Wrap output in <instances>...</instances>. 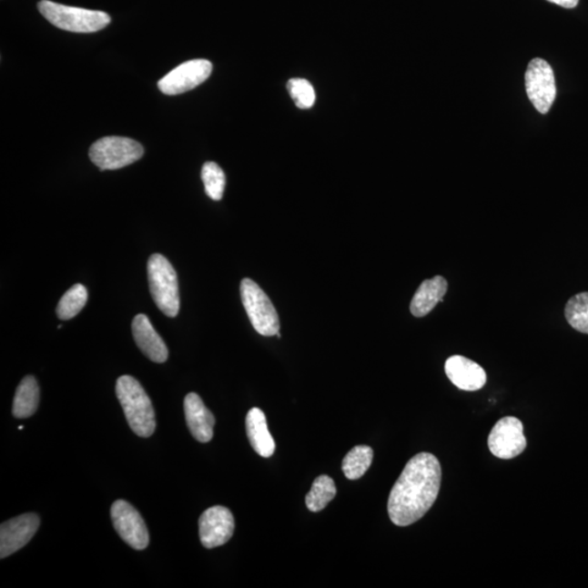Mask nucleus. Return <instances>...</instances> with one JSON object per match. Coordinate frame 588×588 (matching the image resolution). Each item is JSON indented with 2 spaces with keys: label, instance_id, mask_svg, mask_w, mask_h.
I'll return each instance as SVG.
<instances>
[{
  "label": "nucleus",
  "instance_id": "nucleus-1",
  "mask_svg": "<svg viewBox=\"0 0 588 588\" xmlns=\"http://www.w3.org/2000/svg\"><path fill=\"white\" fill-rule=\"evenodd\" d=\"M441 484V467L434 454H416L407 463L388 499L393 524L408 526L424 517L435 503Z\"/></svg>",
  "mask_w": 588,
  "mask_h": 588
},
{
  "label": "nucleus",
  "instance_id": "nucleus-2",
  "mask_svg": "<svg viewBox=\"0 0 588 588\" xmlns=\"http://www.w3.org/2000/svg\"><path fill=\"white\" fill-rule=\"evenodd\" d=\"M116 393L131 430L140 437L152 436L157 429L154 408L140 382L129 375L121 376Z\"/></svg>",
  "mask_w": 588,
  "mask_h": 588
},
{
  "label": "nucleus",
  "instance_id": "nucleus-3",
  "mask_svg": "<svg viewBox=\"0 0 588 588\" xmlns=\"http://www.w3.org/2000/svg\"><path fill=\"white\" fill-rule=\"evenodd\" d=\"M149 290L157 308L168 318H176L180 309L179 285L169 260L154 254L147 262Z\"/></svg>",
  "mask_w": 588,
  "mask_h": 588
},
{
  "label": "nucleus",
  "instance_id": "nucleus-4",
  "mask_svg": "<svg viewBox=\"0 0 588 588\" xmlns=\"http://www.w3.org/2000/svg\"><path fill=\"white\" fill-rule=\"evenodd\" d=\"M38 10L53 25L68 32L93 33L110 24V16L103 11L69 7L49 0H42Z\"/></svg>",
  "mask_w": 588,
  "mask_h": 588
},
{
  "label": "nucleus",
  "instance_id": "nucleus-5",
  "mask_svg": "<svg viewBox=\"0 0 588 588\" xmlns=\"http://www.w3.org/2000/svg\"><path fill=\"white\" fill-rule=\"evenodd\" d=\"M242 302L254 329L265 337L279 334V314L260 287L251 279H246L240 287Z\"/></svg>",
  "mask_w": 588,
  "mask_h": 588
},
{
  "label": "nucleus",
  "instance_id": "nucleus-6",
  "mask_svg": "<svg viewBox=\"0 0 588 588\" xmlns=\"http://www.w3.org/2000/svg\"><path fill=\"white\" fill-rule=\"evenodd\" d=\"M90 158L101 170H116L127 167L144 154L140 143L129 137H106L93 144Z\"/></svg>",
  "mask_w": 588,
  "mask_h": 588
},
{
  "label": "nucleus",
  "instance_id": "nucleus-7",
  "mask_svg": "<svg viewBox=\"0 0 588 588\" xmlns=\"http://www.w3.org/2000/svg\"><path fill=\"white\" fill-rule=\"evenodd\" d=\"M525 88L537 112L547 114L557 96L553 70L547 61L535 58L525 72Z\"/></svg>",
  "mask_w": 588,
  "mask_h": 588
},
{
  "label": "nucleus",
  "instance_id": "nucleus-8",
  "mask_svg": "<svg viewBox=\"0 0 588 588\" xmlns=\"http://www.w3.org/2000/svg\"><path fill=\"white\" fill-rule=\"evenodd\" d=\"M488 447L499 459L510 460L520 456L526 448L522 421L513 416L497 421L488 437Z\"/></svg>",
  "mask_w": 588,
  "mask_h": 588
},
{
  "label": "nucleus",
  "instance_id": "nucleus-9",
  "mask_svg": "<svg viewBox=\"0 0 588 588\" xmlns=\"http://www.w3.org/2000/svg\"><path fill=\"white\" fill-rule=\"evenodd\" d=\"M212 70L213 65L207 59L187 61L158 82L159 90L166 96H179L202 85L208 79Z\"/></svg>",
  "mask_w": 588,
  "mask_h": 588
},
{
  "label": "nucleus",
  "instance_id": "nucleus-10",
  "mask_svg": "<svg viewBox=\"0 0 588 588\" xmlns=\"http://www.w3.org/2000/svg\"><path fill=\"white\" fill-rule=\"evenodd\" d=\"M110 514L115 530L127 545L136 551H143L148 546L147 524L135 507L125 501H117L113 503Z\"/></svg>",
  "mask_w": 588,
  "mask_h": 588
},
{
  "label": "nucleus",
  "instance_id": "nucleus-11",
  "mask_svg": "<svg viewBox=\"0 0 588 588\" xmlns=\"http://www.w3.org/2000/svg\"><path fill=\"white\" fill-rule=\"evenodd\" d=\"M198 530L199 538L205 548L223 546L234 535V515L225 507L209 508L199 518Z\"/></svg>",
  "mask_w": 588,
  "mask_h": 588
},
{
  "label": "nucleus",
  "instance_id": "nucleus-12",
  "mask_svg": "<svg viewBox=\"0 0 588 588\" xmlns=\"http://www.w3.org/2000/svg\"><path fill=\"white\" fill-rule=\"evenodd\" d=\"M40 528V518L35 513H25L11 519L0 526V558L20 551Z\"/></svg>",
  "mask_w": 588,
  "mask_h": 588
},
{
  "label": "nucleus",
  "instance_id": "nucleus-13",
  "mask_svg": "<svg viewBox=\"0 0 588 588\" xmlns=\"http://www.w3.org/2000/svg\"><path fill=\"white\" fill-rule=\"evenodd\" d=\"M445 370L452 384L464 391L482 390L487 381V375L480 364L462 355H452L446 360Z\"/></svg>",
  "mask_w": 588,
  "mask_h": 588
},
{
  "label": "nucleus",
  "instance_id": "nucleus-14",
  "mask_svg": "<svg viewBox=\"0 0 588 588\" xmlns=\"http://www.w3.org/2000/svg\"><path fill=\"white\" fill-rule=\"evenodd\" d=\"M132 334L140 350L155 363H164L168 359V349L147 315L138 314L132 321Z\"/></svg>",
  "mask_w": 588,
  "mask_h": 588
},
{
  "label": "nucleus",
  "instance_id": "nucleus-15",
  "mask_svg": "<svg viewBox=\"0 0 588 588\" xmlns=\"http://www.w3.org/2000/svg\"><path fill=\"white\" fill-rule=\"evenodd\" d=\"M185 414L188 430L198 441H212L216 421L197 393L191 392L186 397Z\"/></svg>",
  "mask_w": 588,
  "mask_h": 588
},
{
  "label": "nucleus",
  "instance_id": "nucleus-16",
  "mask_svg": "<svg viewBox=\"0 0 588 588\" xmlns=\"http://www.w3.org/2000/svg\"><path fill=\"white\" fill-rule=\"evenodd\" d=\"M448 291V281L442 276L421 282L410 305V310L415 318L429 315L437 304L443 301Z\"/></svg>",
  "mask_w": 588,
  "mask_h": 588
},
{
  "label": "nucleus",
  "instance_id": "nucleus-17",
  "mask_svg": "<svg viewBox=\"0 0 588 588\" xmlns=\"http://www.w3.org/2000/svg\"><path fill=\"white\" fill-rule=\"evenodd\" d=\"M246 425L248 438L255 452L263 458L273 456L276 443L269 432L268 420L262 410L259 408L249 410Z\"/></svg>",
  "mask_w": 588,
  "mask_h": 588
},
{
  "label": "nucleus",
  "instance_id": "nucleus-18",
  "mask_svg": "<svg viewBox=\"0 0 588 588\" xmlns=\"http://www.w3.org/2000/svg\"><path fill=\"white\" fill-rule=\"evenodd\" d=\"M40 402V388L35 377L26 376L16 388L13 414L16 419L30 418L36 412Z\"/></svg>",
  "mask_w": 588,
  "mask_h": 588
},
{
  "label": "nucleus",
  "instance_id": "nucleus-19",
  "mask_svg": "<svg viewBox=\"0 0 588 588\" xmlns=\"http://www.w3.org/2000/svg\"><path fill=\"white\" fill-rule=\"evenodd\" d=\"M373 449L369 446H357L349 451L342 462V471L348 480H359L373 462Z\"/></svg>",
  "mask_w": 588,
  "mask_h": 588
},
{
  "label": "nucleus",
  "instance_id": "nucleus-20",
  "mask_svg": "<svg viewBox=\"0 0 588 588\" xmlns=\"http://www.w3.org/2000/svg\"><path fill=\"white\" fill-rule=\"evenodd\" d=\"M336 495L335 482L329 476L320 475L314 481L312 488L305 498V503L309 512H319Z\"/></svg>",
  "mask_w": 588,
  "mask_h": 588
},
{
  "label": "nucleus",
  "instance_id": "nucleus-21",
  "mask_svg": "<svg viewBox=\"0 0 588 588\" xmlns=\"http://www.w3.org/2000/svg\"><path fill=\"white\" fill-rule=\"evenodd\" d=\"M87 302V290L83 285L77 284L71 287L68 291L61 298L58 307L57 315L61 320L74 319L75 316L81 312Z\"/></svg>",
  "mask_w": 588,
  "mask_h": 588
},
{
  "label": "nucleus",
  "instance_id": "nucleus-22",
  "mask_svg": "<svg viewBox=\"0 0 588 588\" xmlns=\"http://www.w3.org/2000/svg\"><path fill=\"white\" fill-rule=\"evenodd\" d=\"M564 315L571 327L588 335V292L571 298L565 305Z\"/></svg>",
  "mask_w": 588,
  "mask_h": 588
},
{
  "label": "nucleus",
  "instance_id": "nucleus-23",
  "mask_svg": "<svg viewBox=\"0 0 588 588\" xmlns=\"http://www.w3.org/2000/svg\"><path fill=\"white\" fill-rule=\"evenodd\" d=\"M202 180L208 196L214 201H220L224 197L226 176L224 170L214 162L205 163L202 168Z\"/></svg>",
  "mask_w": 588,
  "mask_h": 588
},
{
  "label": "nucleus",
  "instance_id": "nucleus-24",
  "mask_svg": "<svg viewBox=\"0 0 588 588\" xmlns=\"http://www.w3.org/2000/svg\"><path fill=\"white\" fill-rule=\"evenodd\" d=\"M287 87L291 98L299 108L309 109L314 106L316 99L315 91L308 80L291 79L288 82Z\"/></svg>",
  "mask_w": 588,
  "mask_h": 588
},
{
  "label": "nucleus",
  "instance_id": "nucleus-25",
  "mask_svg": "<svg viewBox=\"0 0 588 588\" xmlns=\"http://www.w3.org/2000/svg\"><path fill=\"white\" fill-rule=\"evenodd\" d=\"M553 4L562 5L563 8H574L579 4V0H548Z\"/></svg>",
  "mask_w": 588,
  "mask_h": 588
}]
</instances>
